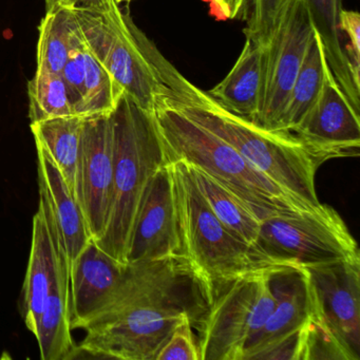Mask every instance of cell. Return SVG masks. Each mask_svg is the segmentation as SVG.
<instances>
[{"label":"cell","mask_w":360,"mask_h":360,"mask_svg":"<svg viewBox=\"0 0 360 360\" xmlns=\"http://www.w3.org/2000/svg\"><path fill=\"white\" fill-rule=\"evenodd\" d=\"M182 255L128 263L112 296L81 330L79 353L121 360H155L185 317L200 328L212 302Z\"/></svg>","instance_id":"6da1fadb"},{"label":"cell","mask_w":360,"mask_h":360,"mask_svg":"<svg viewBox=\"0 0 360 360\" xmlns=\"http://www.w3.org/2000/svg\"><path fill=\"white\" fill-rule=\"evenodd\" d=\"M146 50L161 81L158 98L233 146L259 172L311 210L318 200L315 176L319 164L288 131H273L235 115L184 77L147 39Z\"/></svg>","instance_id":"7a4b0ae2"},{"label":"cell","mask_w":360,"mask_h":360,"mask_svg":"<svg viewBox=\"0 0 360 360\" xmlns=\"http://www.w3.org/2000/svg\"><path fill=\"white\" fill-rule=\"evenodd\" d=\"M113 125V187L104 233L96 243L127 264L134 220L153 174L168 163L153 110L124 92L111 112Z\"/></svg>","instance_id":"3957f363"},{"label":"cell","mask_w":360,"mask_h":360,"mask_svg":"<svg viewBox=\"0 0 360 360\" xmlns=\"http://www.w3.org/2000/svg\"><path fill=\"white\" fill-rule=\"evenodd\" d=\"M155 121L168 162L183 161L224 185L262 220L277 212L309 210L259 172L233 146L155 96Z\"/></svg>","instance_id":"277c9868"},{"label":"cell","mask_w":360,"mask_h":360,"mask_svg":"<svg viewBox=\"0 0 360 360\" xmlns=\"http://www.w3.org/2000/svg\"><path fill=\"white\" fill-rule=\"evenodd\" d=\"M169 164L180 254L212 299L219 288L238 278L288 267L238 238L217 218L198 189L188 164L183 161Z\"/></svg>","instance_id":"5b68a950"},{"label":"cell","mask_w":360,"mask_h":360,"mask_svg":"<svg viewBox=\"0 0 360 360\" xmlns=\"http://www.w3.org/2000/svg\"><path fill=\"white\" fill-rule=\"evenodd\" d=\"M256 248L286 266L311 267L360 260L340 214L328 204L314 212H277L261 220Z\"/></svg>","instance_id":"8992f818"},{"label":"cell","mask_w":360,"mask_h":360,"mask_svg":"<svg viewBox=\"0 0 360 360\" xmlns=\"http://www.w3.org/2000/svg\"><path fill=\"white\" fill-rule=\"evenodd\" d=\"M75 13L90 52L124 92L141 106L153 110L161 81L147 54V37L136 26L129 12L115 5L106 11L75 10Z\"/></svg>","instance_id":"52a82bcc"},{"label":"cell","mask_w":360,"mask_h":360,"mask_svg":"<svg viewBox=\"0 0 360 360\" xmlns=\"http://www.w3.org/2000/svg\"><path fill=\"white\" fill-rule=\"evenodd\" d=\"M271 271L238 278L214 292L200 326L201 360H243L275 304Z\"/></svg>","instance_id":"ba28073f"},{"label":"cell","mask_w":360,"mask_h":360,"mask_svg":"<svg viewBox=\"0 0 360 360\" xmlns=\"http://www.w3.org/2000/svg\"><path fill=\"white\" fill-rule=\"evenodd\" d=\"M315 31L305 0H280L263 43L262 89L254 121L257 125L277 131Z\"/></svg>","instance_id":"9c48e42d"},{"label":"cell","mask_w":360,"mask_h":360,"mask_svg":"<svg viewBox=\"0 0 360 360\" xmlns=\"http://www.w3.org/2000/svg\"><path fill=\"white\" fill-rule=\"evenodd\" d=\"M113 187V125L110 115L84 119L77 172V203L94 240L104 233Z\"/></svg>","instance_id":"30bf717a"},{"label":"cell","mask_w":360,"mask_h":360,"mask_svg":"<svg viewBox=\"0 0 360 360\" xmlns=\"http://www.w3.org/2000/svg\"><path fill=\"white\" fill-rule=\"evenodd\" d=\"M292 134L319 165L330 159L359 155V111L347 100L330 67L319 100Z\"/></svg>","instance_id":"8fae6325"},{"label":"cell","mask_w":360,"mask_h":360,"mask_svg":"<svg viewBox=\"0 0 360 360\" xmlns=\"http://www.w3.org/2000/svg\"><path fill=\"white\" fill-rule=\"evenodd\" d=\"M316 311L352 359H360V260L303 267Z\"/></svg>","instance_id":"7c38bea8"},{"label":"cell","mask_w":360,"mask_h":360,"mask_svg":"<svg viewBox=\"0 0 360 360\" xmlns=\"http://www.w3.org/2000/svg\"><path fill=\"white\" fill-rule=\"evenodd\" d=\"M180 254L174 182L169 162L149 181L139 206L127 252L128 263Z\"/></svg>","instance_id":"4fadbf2b"},{"label":"cell","mask_w":360,"mask_h":360,"mask_svg":"<svg viewBox=\"0 0 360 360\" xmlns=\"http://www.w3.org/2000/svg\"><path fill=\"white\" fill-rule=\"evenodd\" d=\"M39 207L45 216L56 248L66 255L70 267L79 252L94 239L83 212L71 195L60 170L43 147L37 144Z\"/></svg>","instance_id":"5bb4252c"},{"label":"cell","mask_w":360,"mask_h":360,"mask_svg":"<svg viewBox=\"0 0 360 360\" xmlns=\"http://www.w3.org/2000/svg\"><path fill=\"white\" fill-rule=\"evenodd\" d=\"M127 264L88 242L69 267L71 324L82 328L108 302L125 274Z\"/></svg>","instance_id":"9a60e30c"},{"label":"cell","mask_w":360,"mask_h":360,"mask_svg":"<svg viewBox=\"0 0 360 360\" xmlns=\"http://www.w3.org/2000/svg\"><path fill=\"white\" fill-rule=\"evenodd\" d=\"M269 283L275 304L262 330L246 349L243 360L252 356L274 341L302 328L314 311V298L307 269L288 266L269 274Z\"/></svg>","instance_id":"2e32d148"},{"label":"cell","mask_w":360,"mask_h":360,"mask_svg":"<svg viewBox=\"0 0 360 360\" xmlns=\"http://www.w3.org/2000/svg\"><path fill=\"white\" fill-rule=\"evenodd\" d=\"M63 257L66 255L56 248L45 216L39 207L33 217L30 256L22 288V318L33 335L58 279Z\"/></svg>","instance_id":"e0dca14e"},{"label":"cell","mask_w":360,"mask_h":360,"mask_svg":"<svg viewBox=\"0 0 360 360\" xmlns=\"http://www.w3.org/2000/svg\"><path fill=\"white\" fill-rule=\"evenodd\" d=\"M71 324V295L66 257L60 261L58 279L46 301L34 336L43 360H69L79 356L73 341Z\"/></svg>","instance_id":"ac0fdd59"},{"label":"cell","mask_w":360,"mask_h":360,"mask_svg":"<svg viewBox=\"0 0 360 360\" xmlns=\"http://www.w3.org/2000/svg\"><path fill=\"white\" fill-rule=\"evenodd\" d=\"M264 44L246 39L229 75L207 94L227 110L254 122L260 107Z\"/></svg>","instance_id":"d6986e66"},{"label":"cell","mask_w":360,"mask_h":360,"mask_svg":"<svg viewBox=\"0 0 360 360\" xmlns=\"http://www.w3.org/2000/svg\"><path fill=\"white\" fill-rule=\"evenodd\" d=\"M314 28L321 39L326 63L340 89L354 108L360 110V85L354 79L339 29L342 0H305Z\"/></svg>","instance_id":"ffe728a7"},{"label":"cell","mask_w":360,"mask_h":360,"mask_svg":"<svg viewBox=\"0 0 360 360\" xmlns=\"http://www.w3.org/2000/svg\"><path fill=\"white\" fill-rule=\"evenodd\" d=\"M84 119L75 115L31 123L35 144L50 155L77 202Z\"/></svg>","instance_id":"44dd1931"},{"label":"cell","mask_w":360,"mask_h":360,"mask_svg":"<svg viewBox=\"0 0 360 360\" xmlns=\"http://www.w3.org/2000/svg\"><path fill=\"white\" fill-rule=\"evenodd\" d=\"M328 67L321 39L315 31L292 84L277 131L292 132L315 106L323 90Z\"/></svg>","instance_id":"7402d4cb"},{"label":"cell","mask_w":360,"mask_h":360,"mask_svg":"<svg viewBox=\"0 0 360 360\" xmlns=\"http://www.w3.org/2000/svg\"><path fill=\"white\" fill-rule=\"evenodd\" d=\"M188 166L198 189L217 218L238 238L256 248L261 223L256 212L210 174Z\"/></svg>","instance_id":"603a6c76"},{"label":"cell","mask_w":360,"mask_h":360,"mask_svg":"<svg viewBox=\"0 0 360 360\" xmlns=\"http://www.w3.org/2000/svg\"><path fill=\"white\" fill-rule=\"evenodd\" d=\"M37 70L60 75L71 50L83 39L73 8L56 6L39 25Z\"/></svg>","instance_id":"cb8c5ba5"},{"label":"cell","mask_w":360,"mask_h":360,"mask_svg":"<svg viewBox=\"0 0 360 360\" xmlns=\"http://www.w3.org/2000/svg\"><path fill=\"white\" fill-rule=\"evenodd\" d=\"M31 123L75 115L68 87L62 75L37 70L28 84Z\"/></svg>","instance_id":"d4e9b609"},{"label":"cell","mask_w":360,"mask_h":360,"mask_svg":"<svg viewBox=\"0 0 360 360\" xmlns=\"http://www.w3.org/2000/svg\"><path fill=\"white\" fill-rule=\"evenodd\" d=\"M123 94L121 86L87 47L85 86L77 115H110Z\"/></svg>","instance_id":"484cf974"},{"label":"cell","mask_w":360,"mask_h":360,"mask_svg":"<svg viewBox=\"0 0 360 360\" xmlns=\"http://www.w3.org/2000/svg\"><path fill=\"white\" fill-rule=\"evenodd\" d=\"M193 326L191 318H183L158 352L155 360H201Z\"/></svg>","instance_id":"4316f807"},{"label":"cell","mask_w":360,"mask_h":360,"mask_svg":"<svg viewBox=\"0 0 360 360\" xmlns=\"http://www.w3.org/2000/svg\"><path fill=\"white\" fill-rule=\"evenodd\" d=\"M280 0H244L240 18L246 39L264 43Z\"/></svg>","instance_id":"83f0119b"},{"label":"cell","mask_w":360,"mask_h":360,"mask_svg":"<svg viewBox=\"0 0 360 360\" xmlns=\"http://www.w3.org/2000/svg\"><path fill=\"white\" fill-rule=\"evenodd\" d=\"M86 52H87V46L83 39L71 50L69 60H67L66 65L60 72L68 87L77 115V108L83 98L84 86H85Z\"/></svg>","instance_id":"f1b7e54d"},{"label":"cell","mask_w":360,"mask_h":360,"mask_svg":"<svg viewBox=\"0 0 360 360\" xmlns=\"http://www.w3.org/2000/svg\"><path fill=\"white\" fill-rule=\"evenodd\" d=\"M339 29L342 35L347 37V44L345 45V52L351 63L354 79L360 85V16L356 11L342 10L339 20Z\"/></svg>","instance_id":"f546056e"},{"label":"cell","mask_w":360,"mask_h":360,"mask_svg":"<svg viewBox=\"0 0 360 360\" xmlns=\"http://www.w3.org/2000/svg\"><path fill=\"white\" fill-rule=\"evenodd\" d=\"M45 4L46 11L56 6H66L75 10L102 12L117 5L115 0H45Z\"/></svg>","instance_id":"4dcf8cb0"},{"label":"cell","mask_w":360,"mask_h":360,"mask_svg":"<svg viewBox=\"0 0 360 360\" xmlns=\"http://www.w3.org/2000/svg\"><path fill=\"white\" fill-rule=\"evenodd\" d=\"M210 4L212 15L219 20H236L239 18L244 0H205Z\"/></svg>","instance_id":"1f68e13d"},{"label":"cell","mask_w":360,"mask_h":360,"mask_svg":"<svg viewBox=\"0 0 360 360\" xmlns=\"http://www.w3.org/2000/svg\"><path fill=\"white\" fill-rule=\"evenodd\" d=\"M115 1L117 4V5H120V4L122 3H130V1H132V0H115Z\"/></svg>","instance_id":"d6a6232c"}]
</instances>
